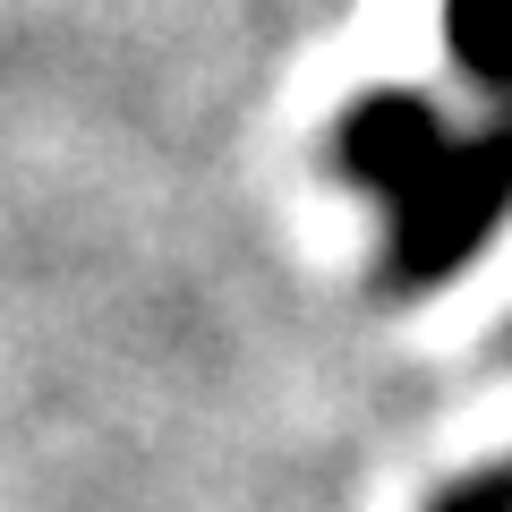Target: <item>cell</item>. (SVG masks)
I'll use <instances>...</instances> for the list:
<instances>
[{
  "mask_svg": "<svg viewBox=\"0 0 512 512\" xmlns=\"http://www.w3.org/2000/svg\"><path fill=\"white\" fill-rule=\"evenodd\" d=\"M444 35H453V69L512 103V0H444Z\"/></svg>",
  "mask_w": 512,
  "mask_h": 512,
  "instance_id": "obj_2",
  "label": "cell"
},
{
  "mask_svg": "<svg viewBox=\"0 0 512 512\" xmlns=\"http://www.w3.org/2000/svg\"><path fill=\"white\" fill-rule=\"evenodd\" d=\"M333 154L367 197H384V282L393 291L453 282L461 265L487 256V239L512 214V111L461 137L427 94L376 86L342 111Z\"/></svg>",
  "mask_w": 512,
  "mask_h": 512,
  "instance_id": "obj_1",
  "label": "cell"
},
{
  "mask_svg": "<svg viewBox=\"0 0 512 512\" xmlns=\"http://www.w3.org/2000/svg\"><path fill=\"white\" fill-rule=\"evenodd\" d=\"M427 512H512V461H504V470H470V478H453V487H444Z\"/></svg>",
  "mask_w": 512,
  "mask_h": 512,
  "instance_id": "obj_3",
  "label": "cell"
}]
</instances>
